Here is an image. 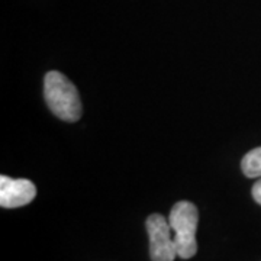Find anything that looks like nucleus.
I'll return each instance as SVG.
<instances>
[{
	"label": "nucleus",
	"instance_id": "obj_3",
	"mask_svg": "<svg viewBox=\"0 0 261 261\" xmlns=\"http://www.w3.org/2000/svg\"><path fill=\"white\" fill-rule=\"evenodd\" d=\"M149 237V255L152 261H174L177 247L171 237V226L167 219L160 214L149 215L147 219Z\"/></svg>",
	"mask_w": 261,
	"mask_h": 261
},
{
	"label": "nucleus",
	"instance_id": "obj_1",
	"mask_svg": "<svg viewBox=\"0 0 261 261\" xmlns=\"http://www.w3.org/2000/svg\"><path fill=\"white\" fill-rule=\"evenodd\" d=\"M44 97L49 111L65 122L82 116V100L75 86L63 73L49 71L44 79Z\"/></svg>",
	"mask_w": 261,
	"mask_h": 261
},
{
	"label": "nucleus",
	"instance_id": "obj_5",
	"mask_svg": "<svg viewBox=\"0 0 261 261\" xmlns=\"http://www.w3.org/2000/svg\"><path fill=\"white\" fill-rule=\"evenodd\" d=\"M241 170L247 177H261V147L251 149L244 155Z\"/></svg>",
	"mask_w": 261,
	"mask_h": 261
},
{
	"label": "nucleus",
	"instance_id": "obj_6",
	"mask_svg": "<svg viewBox=\"0 0 261 261\" xmlns=\"http://www.w3.org/2000/svg\"><path fill=\"white\" fill-rule=\"evenodd\" d=\"M252 197H254V200L261 205V177L258 181H255V185L252 186Z\"/></svg>",
	"mask_w": 261,
	"mask_h": 261
},
{
	"label": "nucleus",
	"instance_id": "obj_4",
	"mask_svg": "<svg viewBox=\"0 0 261 261\" xmlns=\"http://www.w3.org/2000/svg\"><path fill=\"white\" fill-rule=\"evenodd\" d=\"M37 196L35 185L27 178L0 176V206L12 209L31 203Z\"/></svg>",
	"mask_w": 261,
	"mask_h": 261
},
{
	"label": "nucleus",
	"instance_id": "obj_2",
	"mask_svg": "<svg viewBox=\"0 0 261 261\" xmlns=\"http://www.w3.org/2000/svg\"><path fill=\"white\" fill-rule=\"evenodd\" d=\"M168 222L174 231V243L177 247V255L183 260L195 257L197 252L196 231L199 224V211L192 202L180 200L173 206Z\"/></svg>",
	"mask_w": 261,
	"mask_h": 261
}]
</instances>
